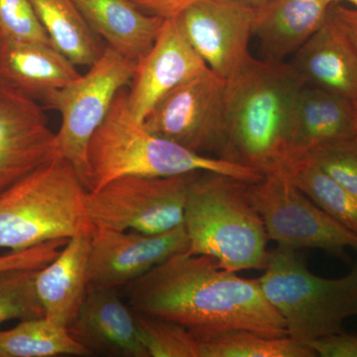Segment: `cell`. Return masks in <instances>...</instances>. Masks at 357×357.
<instances>
[{
    "label": "cell",
    "mask_w": 357,
    "mask_h": 357,
    "mask_svg": "<svg viewBox=\"0 0 357 357\" xmlns=\"http://www.w3.org/2000/svg\"><path fill=\"white\" fill-rule=\"evenodd\" d=\"M126 287L134 312L178 324L201 342L237 330L288 335L258 279L239 277L208 256L178 253Z\"/></svg>",
    "instance_id": "obj_1"
},
{
    "label": "cell",
    "mask_w": 357,
    "mask_h": 357,
    "mask_svg": "<svg viewBox=\"0 0 357 357\" xmlns=\"http://www.w3.org/2000/svg\"><path fill=\"white\" fill-rule=\"evenodd\" d=\"M304 86L291 63L250 56L227 79L225 142L218 158L263 176L281 170L294 102Z\"/></svg>",
    "instance_id": "obj_2"
},
{
    "label": "cell",
    "mask_w": 357,
    "mask_h": 357,
    "mask_svg": "<svg viewBox=\"0 0 357 357\" xmlns=\"http://www.w3.org/2000/svg\"><path fill=\"white\" fill-rule=\"evenodd\" d=\"M89 192L124 176L170 177L194 172H213L248 183L261 180L252 169L218 157L199 154L150 132L135 119L121 89L105 121L91 137L88 150Z\"/></svg>",
    "instance_id": "obj_3"
},
{
    "label": "cell",
    "mask_w": 357,
    "mask_h": 357,
    "mask_svg": "<svg viewBox=\"0 0 357 357\" xmlns=\"http://www.w3.org/2000/svg\"><path fill=\"white\" fill-rule=\"evenodd\" d=\"M249 184L222 174H196L185 206L190 253L213 258L236 273L264 269L269 239Z\"/></svg>",
    "instance_id": "obj_4"
},
{
    "label": "cell",
    "mask_w": 357,
    "mask_h": 357,
    "mask_svg": "<svg viewBox=\"0 0 357 357\" xmlns=\"http://www.w3.org/2000/svg\"><path fill=\"white\" fill-rule=\"evenodd\" d=\"M86 189L62 156L39 167L0 195V248L22 251L96 230Z\"/></svg>",
    "instance_id": "obj_5"
},
{
    "label": "cell",
    "mask_w": 357,
    "mask_h": 357,
    "mask_svg": "<svg viewBox=\"0 0 357 357\" xmlns=\"http://www.w3.org/2000/svg\"><path fill=\"white\" fill-rule=\"evenodd\" d=\"M258 278L265 297L285 323L288 337L307 344L344 332L357 317V265L344 277L317 276L298 251L279 248L269 252Z\"/></svg>",
    "instance_id": "obj_6"
},
{
    "label": "cell",
    "mask_w": 357,
    "mask_h": 357,
    "mask_svg": "<svg viewBox=\"0 0 357 357\" xmlns=\"http://www.w3.org/2000/svg\"><path fill=\"white\" fill-rule=\"evenodd\" d=\"M136 67L137 62L107 47L86 75L43 98L47 107L60 112L61 126L56 133L59 154L75 167L86 189L89 142L117 93L130 84Z\"/></svg>",
    "instance_id": "obj_7"
},
{
    "label": "cell",
    "mask_w": 357,
    "mask_h": 357,
    "mask_svg": "<svg viewBox=\"0 0 357 357\" xmlns=\"http://www.w3.org/2000/svg\"><path fill=\"white\" fill-rule=\"evenodd\" d=\"M198 172L170 177L124 176L86 192V206L96 229L157 234L184 223L185 206Z\"/></svg>",
    "instance_id": "obj_8"
},
{
    "label": "cell",
    "mask_w": 357,
    "mask_h": 357,
    "mask_svg": "<svg viewBox=\"0 0 357 357\" xmlns=\"http://www.w3.org/2000/svg\"><path fill=\"white\" fill-rule=\"evenodd\" d=\"M251 201L261 215L268 239L279 248L321 249L344 257L357 251V234L321 210L291 182L283 171L267 174L248 185Z\"/></svg>",
    "instance_id": "obj_9"
},
{
    "label": "cell",
    "mask_w": 357,
    "mask_h": 357,
    "mask_svg": "<svg viewBox=\"0 0 357 357\" xmlns=\"http://www.w3.org/2000/svg\"><path fill=\"white\" fill-rule=\"evenodd\" d=\"M225 93L227 79L206 68L164 96L143 124L191 151L218 157L225 142Z\"/></svg>",
    "instance_id": "obj_10"
},
{
    "label": "cell",
    "mask_w": 357,
    "mask_h": 357,
    "mask_svg": "<svg viewBox=\"0 0 357 357\" xmlns=\"http://www.w3.org/2000/svg\"><path fill=\"white\" fill-rule=\"evenodd\" d=\"M255 7L241 0H198L176 16L208 69L227 79L248 60Z\"/></svg>",
    "instance_id": "obj_11"
},
{
    "label": "cell",
    "mask_w": 357,
    "mask_h": 357,
    "mask_svg": "<svg viewBox=\"0 0 357 357\" xmlns=\"http://www.w3.org/2000/svg\"><path fill=\"white\" fill-rule=\"evenodd\" d=\"M59 155L57 136L43 109L0 81V195Z\"/></svg>",
    "instance_id": "obj_12"
},
{
    "label": "cell",
    "mask_w": 357,
    "mask_h": 357,
    "mask_svg": "<svg viewBox=\"0 0 357 357\" xmlns=\"http://www.w3.org/2000/svg\"><path fill=\"white\" fill-rule=\"evenodd\" d=\"M189 246L184 223L157 234L96 229L89 258V283L116 289L128 286L169 258L189 250Z\"/></svg>",
    "instance_id": "obj_13"
},
{
    "label": "cell",
    "mask_w": 357,
    "mask_h": 357,
    "mask_svg": "<svg viewBox=\"0 0 357 357\" xmlns=\"http://www.w3.org/2000/svg\"><path fill=\"white\" fill-rule=\"evenodd\" d=\"M206 68L176 17L164 20L153 46L138 61L128 91L129 107L135 119L144 121L164 96Z\"/></svg>",
    "instance_id": "obj_14"
},
{
    "label": "cell",
    "mask_w": 357,
    "mask_h": 357,
    "mask_svg": "<svg viewBox=\"0 0 357 357\" xmlns=\"http://www.w3.org/2000/svg\"><path fill=\"white\" fill-rule=\"evenodd\" d=\"M68 331L91 354L149 357L138 332L135 312L121 300L116 288L89 283Z\"/></svg>",
    "instance_id": "obj_15"
},
{
    "label": "cell",
    "mask_w": 357,
    "mask_h": 357,
    "mask_svg": "<svg viewBox=\"0 0 357 357\" xmlns=\"http://www.w3.org/2000/svg\"><path fill=\"white\" fill-rule=\"evenodd\" d=\"M356 136L354 102L332 91L305 84L294 102L286 160L309 153L326 143Z\"/></svg>",
    "instance_id": "obj_16"
},
{
    "label": "cell",
    "mask_w": 357,
    "mask_h": 357,
    "mask_svg": "<svg viewBox=\"0 0 357 357\" xmlns=\"http://www.w3.org/2000/svg\"><path fill=\"white\" fill-rule=\"evenodd\" d=\"M294 55L291 65L306 86L357 102V59L330 13Z\"/></svg>",
    "instance_id": "obj_17"
},
{
    "label": "cell",
    "mask_w": 357,
    "mask_h": 357,
    "mask_svg": "<svg viewBox=\"0 0 357 357\" xmlns=\"http://www.w3.org/2000/svg\"><path fill=\"white\" fill-rule=\"evenodd\" d=\"M93 234L70 237L57 257L37 271L36 290L45 317L67 328L76 318L88 290Z\"/></svg>",
    "instance_id": "obj_18"
},
{
    "label": "cell",
    "mask_w": 357,
    "mask_h": 357,
    "mask_svg": "<svg viewBox=\"0 0 357 357\" xmlns=\"http://www.w3.org/2000/svg\"><path fill=\"white\" fill-rule=\"evenodd\" d=\"M340 0H268L255 7L253 36L267 59L282 60L311 38Z\"/></svg>",
    "instance_id": "obj_19"
},
{
    "label": "cell",
    "mask_w": 357,
    "mask_h": 357,
    "mask_svg": "<svg viewBox=\"0 0 357 357\" xmlns=\"http://www.w3.org/2000/svg\"><path fill=\"white\" fill-rule=\"evenodd\" d=\"M76 67L50 45L0 41V81L34 100L77 81Z\"/></svg>",
    "instance_id": "obj_20"
},
{
    "label": "cell",
    "mask_w": 357,
    "mask_h": 357,
    "mask_svg": "<svg viewBox=\"0 0 357 357\" xmlns=\"http://www.w3.org/2000/svg\"><path fill=\"white\" fill-rule=\"evenodd\" d=\"M98 36L124 57L138 62L152 48L164 18L143 11L131 0H74Z\"/></svg>",
    "instance_id": "obj_21"
},
{
    "label": "cell",
    "mask_w": 357,
    "mask_h": 357,
    "mask_svg": "<svg viewBox=\"0 0 357 357\" xmlns=\"http://www.w3.org/2000/svg\"><path fill=\"white\" fill-rule=\"evenodd\" d=\"M52 46L73 64L91 67L105 51L74 0H30Z\"/></svg>",
    "instance_id": "obj_22"
},
{
    "label": "cell",
    "mask_w": 357,
    "mask_h": 357,
    "mask_svg": "<svg viewBox=\"0 0 357 357\" xmlns=\"http://www.w3.org/2000/svg\"><path fill=\"white\" fill-rule=\"evenodd\" d=\"M283 171L321 210L357 234V198L307 156L291 157Z\"/></svg>",
    "instance_id": "obj_23"
},
{
    "label": "cell",
    "mask_w": 357,
    "mask_h": 357,
    "mask_svg": "<svg viewBox=\"0 0 357 357\" xmlns=\"http://www.w3.org/2000/svg\"><path fill=\"white\" fill-rule=\"evenodd\" d=\"M91 356L76 342L67 326L46 317L26 319L8 331H0V357Z\"/></svg>",
    "instance_id": "obj_24"
},
{
    "label": "cell",
    "mask_w": 357,
    "mask_h": 357,
    "mask_svg": "<svg viewBox=\"0 0 357 357\" xmlns=\"http://www.w3.org/2000/svg\"><path fill=\"white\" fill-rule=\"evenodd\" d=\"M203 357H314L309 345L288 337H268L252 331L220 333L202 342Z\"/></svg>",
    "instance_id": "obj_25"
},
{
    "label": "cell",
    "mask_w": 357,
    "mask_h": 357,
    "mask_svg": "<svg viewBox=\"0 0 357 357\" xmlns=\"http://www.w3.org/2000/svg\"><path fill=\"white\" fill-rule=\"evenodd\" d=\"M135 318L149 357H203L201 340L184 326L138 312Z\"/></svg>",
    "instance_id": "obj_26"
},
{
    "label": "cell",
    "mask_w": 357,
    "mask_h": 357,
    "mask_svg": "<svg viewBox=\"0 0 357 357\" xmlns=\"http://www.w3.org/2000/svg\"><path fill=\"white\" fill-rule=\"evenodd\" d=\"M38 270L0 272V325L11 319L26 321L45 317L43 305L36 290Z\"/></svg>",
    "instance_id": "obj_27"
},
{
    "label": "cell",
    "mask_w": 357,
    "mask_h": 357,
    "mask_svg": "<svg viewBox=\"0 0 357 357\" xmlns=\"http://www.w3.org/2000/svg\"><path fill=\"white\" fill-rule=\"evenodd\" d=\"M50 45L30 0H0V41Z\"/></svg>",
    "instance_id": "obj_28"
},
{
    "label": "cell",
    "mask_w": 357,
    "mask_h": 357,
    "mask_svg": "<svg viewBox=\"0 0 357 357\" xmlns=\"http://www.w3.org/2000/svg\"><path fill=\"white\" fill-rule=\"evenodd\" d=\"M302 156L312 159L338 184L357 198L356 136L326 143Z\"/></svg>",
    "instance_id": "obj_29"
},
{
    "label": "cell",
    "mask_w": 357,
    "mask_h": 357,
    "mask_svg": "<svg viewBox=\"0 0 357 357\" xmlns=\"http://www.w3.org/2000/svg\"><path fill=\"white\" fill-rule=\"evenodd\" d=\"M68 239H55L22 251L0 256V272L11 269H41L53 261Z\"/></svg>",
    "instance_id": "obj_30"
},
{
    "label": "cell",
    "mask_w": 357,
    "mask_h": 357,
    "mask_svg": "<svg viewBox=\"0 0 357 357\" xmlns=\"http://www.w3.org/2000/svg\"><path fill=\"white\" fill-rule=\"evenodd\" d=\"M307 345L317 356L357 357V335H349L344 331L312 340Z\"/></svg>",
    "instance_id": "obj_31"
},
{
    "label": "cell",
    "mask_w": 357,
    "mask_h": 357,
    "mask_svg": "<svg viewBox=\"0 0 357 357\" xmlns=\"http://www.w3.org/2000/svg\"><path fill=\"white\" fill-rule=\"evenodd\" d=\"M331 17L347 39L357 59V10L340 6V2L331 7Z\"/></svg>",
    "instance_id": "obj_32"
},
{
    "label": "cell",
    "mask_w": 357,
    "mask_h": 357,
    "mask_svg": "<svg viewBox=\"0 0 357 357\" xmlns=\"http://www.w3.org/2000/svg\"><path fill=\"white\" fill-rule=\"evenodd\" d=\"M145 13L159 17H176L185 7L191 6L198 0H131Z\"/></svg>",
    "instance_id": "obj_33"
},
{
    "label": "cell",
    "mask_w": 357,
    "mask_h": 357,
    "mask_svg": "<svg viewBox=\"0 0 357 357\" xmlns=\"http://www.w3.org/2000/svg\"><path fill=\"white\" fill-rule=\"evenodd\" d=\"M241 1L245 2L252 7H259L266 3L268 0H241Z\"/></svg>",
    "instance_id": "obj_34"
},
{
    "label": "cell",
    "mask_w": 357,
    "mask_h": 357,
    "mask_svg": "<svg viewBox=\"0 0 357 357\" xmlns=\"http://www.w3.org/2000/svg\"><path fill=\"white\" fill-rule=\"evenodd\" d=\"M340 1H347L349 2V3L354 4V6H356V9L357 10V0H340Z\"/></svg>",
    "instance_id": "obj_35"
},
{
    "label": "cell",
    "mask_w": 357,
    "mask_h": 357,
    "mask_svg": "<svg viewBox=\"0 0 357 357\" xmlns=\"http://www.w3.org/2000/svg\"><path fill=\"white\" fill-rule=\"evenodd\" d=\"M354 105H356V134L357 138V102H354Z\"/></svg>",
    "instance_id": "obj_36"
}]
</instances>
